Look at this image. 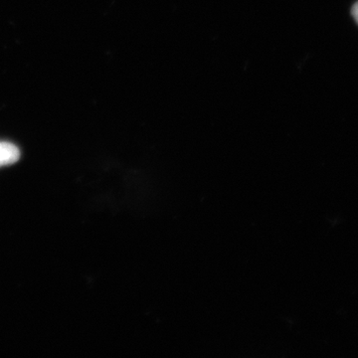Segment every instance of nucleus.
<instances>
[{"mask_svg":"<svg viewBox=\"0 0 358 358\" xmlns=\"http://www.w3.org/2000/svg\"><path fill=\"white\" fill-rule=\"evenodd\" d=\"M352 13L353 18H355V21H357L358 24V1L357 2V3L355 4V6H353L352 9Z\"/></svg>","mask_w":358,"mask_h":358,"instance_id":"obj_2","label":"nucleus"},{"mask_svg":"<svg viewBox=\"0 0 358 358\" xmlns=\"http://www.w3.org/2000/svg\"><path fill=\"white\" fill-rule=\"evenodd\" d=\"M20 152L16 145L6 141H0V166H11L18 162Z\"/></svg>","mask_w":358,"mask_h":358,"instance_id":"obj_1","label":"nucleus"}]
</instances>
